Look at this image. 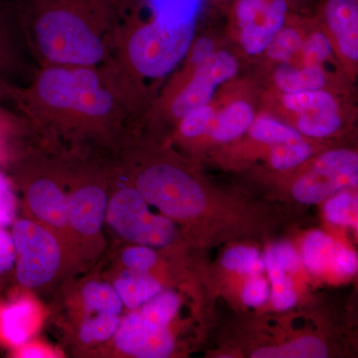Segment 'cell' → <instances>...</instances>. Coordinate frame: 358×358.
<instances>
[{"label":"cell","instance_id":"5bb4252c","mask_svg":"<svg viewBox=\"0 0 358 358\" xmlns=\"http://www.w3.org/2000/svg\"><path fill=\"white\" fill-rule=\"evenodd\" d=\"M114 288L127 308L136 310L162 291V286L148 272L126 270L122 272Z\"/></svg>","mask_w":358,"mask_h":358},{"label":"cell","instance_id":"d6a6232c","mask_svg":"<svg viewBox=\"0 0 358 358\" xmlns=\"http://www.w3.org/2000/svg\"><path fill=\"white\" fill-rule=\"evenodd\" d=\"M268 282L258 275H251L242 289V300L248 307H260L268 300Z\"/></svg>","mask_w":358,"mask_h":358},{"label":"cell","instance_id":"44dd1931","mask_svg":"<svg viewBox=\"0 0 358 358\" xmlns=\"http://www.w3.org/2000/svg\"><path fill=\"white\" fill-rule=\"evenodd\" d=\"M82 296L85 308L89 313L119 315L124 307L114 287L106 282H89L85 286Z\"/></svg>","mask_w":358,"mask_h":358},{"label":"cell","instance_id":"277c9868","mask_svg":"<svg viewBox=\"0 0 358 358\" xmlns=\"http://www.w3.org/2000/svg\"><path fill=\"white\" fill-rule=\"evenodd\" d=\"M106 216L115 232L133 243L164 248L176 238L173 221L152 213L136 188L127 187L115 193Z\"/></svg>","mask_w":358,"mask_h":358},{"label":"cell","instance_id":"83f0119b","mask_svg":"<svg viewBox=\"0 0 358 358\" xmlns=\"http://www.w3.org/2000/svg\"><path fill=\"white\" fill-rule=\"evenodd\" d=\"M299 33L292 28H282L267 47L268 55L275 61H288L300 49Z\"/></svg>","mask_w":358,"mask_h":358},{"label":"cell","instance_id":"ffe728a7","mask_svg":"<svg viewBox=\"0 0 358 358\" xmlns=\"http://www.w3.org/2000/svg\"><path fill=\"white\" fill-rule=\"evenodd\" d=\"M329 357L324 341L315 336H305L291 343L264 348L253 353L255 358H322Z\"/></svg>","mask_w":358,"mask_h":358},{"label":"cell","instance_id":"7a4b0ae2","mask_svg":"<svg viewBox=\"0 0 358 358\" xmlns=\"http://www.w3.org/2000/svg\"><path fill=\"white\" fill-rule=\"evenodd\" d=\"M15 109L53 129H115L126 102L99 68L42 65L16 94Z\"/></svg>","mask_w":358,"mask_h":358},{"label":"cell","instance_id":"d590c367","mask_svg":"<svg viewBox=\"0 0 358 358\" xmlns=\"http://www.w3.org/2000/svg\"><path fill=\"white\" fill-rule=\"evenodd\" d=\"M358 267L357 255L352 250L341 246L339 249L338 256L333 265V268L336 274L341 275H352L357 273Z\"/></svg>","mask_w":358,"mask_h":358},{"label":"cell","instance_id":"4316f807","mask_svg":"<svg viewBox=\"0 0 358 358\" xmlns=\"http://www.w3.org/2000/svg\"><path fill=\"white\" fill-rule=\"evenodd\" d=\"M178 294L171 291H160L154 298L143 303L140 310L160 324L169 326L178 313Z\"/></svg>","mask_w":358,"mask_h":358},{"label":"cell","instance_id":"d6986e66","mask_svg":"<svg viewBox=\"0 0 358 358\" xmlns=\"http://www.w3.org/2000/svg\"><path fill=\"white\" fill-rule=\"evenodd\" d=\"M34 308L29 301H20L8 306L0 315L1 331L13 345H20L27 341L32 324Z\"/></svg>","mask_w":358,"mask_h":358},{"label":"cell","instance_id":"2e32d148","mask_svg":"<svg viewBox=\"0 0 358 358\" xmlns=\"http://www.w3.org/2000/svg\"><path fill=\"white\" fill-rule=\"evenodd\" d=\"M218 85L202 73L194 71L192 79L171 102V114L178 119L192 110L208 105Z\"/></svg>","mask_w":358,"mask_h":358},{"label":"cell","instance_id":"8992f818","mask_svg":"<svg viewBox=\"0 0 358 358\" xmlns=\"http://www.w3.org/2000/svg\"><path fill=\"white\" fill-rule=\"evenodd\" d=\"M13 236L17 261L16 275L26 288H37L50 282L61 262L60 247L50 232L30 220L14 223Z\"/></svg>","mask_w":358,"mask_h":358},{"label":"cell","instance_id":"484cf974","mask_svg":"<svg viewBox=\"0 0 358 358\" xmlns=\"http://www.w3.org/2000/svg\"><path fill=\"white\" fill-rule=\"evenodd\" d=\"M120 324L119 315L98 313L96 317L84 320L80 329V338L86 343L108 341L117 333Z\"/></svg>","mask_w":358,"mask_h":358},{"label":"cell","instance_id":"52a82bcc","mask_svg":"<svg viewBox=\"0 0 358 358\" xmlns=\"http://www.w3.org/2000/svg\"><path fill=\"white\" fill-rule=\"evenodd\" d=\"M358 157L348 150H329L293 186V196L303 204H317L346 187H357Z\"/></svg>","mask_w":358,"mask_h":358},{"label":"cell","instance_id":"cb8c5ba5","mask_svg":"<svg viewBox=\"0 0 358 358\" xmlns=\"http://www.w3.org/2000/svg\"><path fill=\"white\" fill-rule=\"evenodd\" d=\"M324 215L334 225L357 228V197L348 192L329 197Z\"/></svg>","mask_w":358,"mask_h":358},{"label":"cell","instance_id":"836d02e7","mask_svg":"<svg viewBox=\"0 0 358 358\" xmlns=\"http://www.w3.org/2000/svg\"><path fill=\"white\" fill-rule=\"evenodd\" d=\"M331 52V46L327 37L322 33H315L308 40L303 51L306 66H320L324 59L329 57Z\"/></svg>","mask_w":358,"mask_h":358},{"label":"cell","instance_id":"74e56055","mask_svg":"<svg viewBox=\"0 0 358 358\" xmlns=\"http://www.w3.org/2000/svg\"><path fill=\"white\" fill-rule=\"evenodd\" d=\"M214 53L213 42L208 38H199L197 40L196 43L194 44L192 49V62L193 64L196 65L205 59L208 58Z\"/></svg>","mask_w":358,"mask_h":358},{"label":"cell","instance_id":"3957f363","mask_svg":"<svg viewBox=\"0 0 358 358\" xmlns=\"http://www.w3.org/2000/svg\"><path fill=\"white\" fill-rule=\"evenodd\" d=\"M136 183L145 201L169 218L197 217L206 206V197L199 183L173 164L148 166L138 173Z\"/></svg>","mask_w":358,"mask_h":358},{"label":"cell","instance_id":"1f68e13d","mask_svg":"<svg viewBox=\"0 0 358 358\" xmlns=\"http://www.w3.org/2000/svg\"><path fill=\"white\" fill-rule=\"evenodd\" d=\"M157 253L150 247L138 245L129 247L122 254V262L129 270L148 272L157 262Z\"/></svg>","mask_w":358,"mask_h":358},{"label":"cell","instance_id":"6da1fadb","mask_svg":"<svg viewBox=\"0 0 358 358\" xmlns=\"http://www.w3.org/2000/svg\"><path fill=\"white\" fill-rule=\"evenodd\" d=\"M126 0H31L21 9L39 66L103 68Z\"/></svg>","mask_w":358,"mask_h":358},{"label":"cell","instance_id":"e0dca14e","mask_svg":"<svg viewBox=\"0 0 358 358\" xmlns=\"http://www.w3.org/2000/svg\"><path fill=\"white\" fill-rule=\"evenodd\" d=\"M255 117L248 103H233L219 115L212 136L219 141H230L239 138L251 128Z\"/></svg>","mask_w":358,"mask_h":358},{"label":"cell","instance_id":"7c38bea8","mask_svg":"<svg viewBox=\"0 0 358 358\" xmlns=\"http://www.w3.org/2000/svg\"><path fill=\"white\" fill-rule=\"evenodd\" d=\"M324 15L346 57L358 59V0H327Z\"/></svg>","mask_w":358,"mask_h":358},{"label":"cell","instance_id":"603a6c76","mask_svg":"<svg viewBox=\"0 0 358 358\" xmlns=\"http://www.w3.org/2000/svg\"><path fill=\"white\" fill-rule=\"evenodd\" d=\"M313 155L312 148L303 138L272 145L271 162L278 171H288L300 166Z\"/></svg>","mask_w":358,"mask_h":358},{"label":"cell","instance_id":"8d00e7d4","mask_svg":"<svg viewBox=\"0 0 358 358\" xmlns=\"http://www.w3.org/2000/svg\"><path fill=\"white\" fill-rule=\"evenodd\" d=\"M16 250L13 236L0 229V275L13 267Z\"/></svg>","mask_w":358,"mask_h":358},{"label":"cell","instance_id":"9c48e42d","mask_svg":"<svg viewBox=\"0 0 358 358\" xmlns=\"http://www.w3.org/2000/svg\"><path fill=\"white\" fill-rule=\"evenodd\" d=\"M284 103L298 115V128L306 136L326 138L341 127L338 103L327 92L315 90L286 94Z\"/></svg>","mask_w":358,"mask_h":358},{"label":"cell","instance_id":"9a60e30c","mask_svg":"<svg viewBox=\"0 0 358 358\" xmlns=\"http://www.w3.org/2000/svg\"><path fill=\"white\" fill-rule=\"evenodd\" d=\"M343 245L334 241L322 231H313L303 244V259L306 266L315 274L331 271L339 249Z\"/></svg>","mask_w":358,"mask_h":358},{"label":"cell","instance_id":"f546056e","mask_svg":"<svg viewBox=\"0 0 358 358\" xmlns=\"http://www.w3.org/2000/svg\"><path fill=\"white\" fill-rule=\"evenodd\" d=\"M274 37L275 35L263 24L250 23L242 27V46L250 55L262 53Z\"/></svg>","mask_w":358,"mask_h":358},{"label":"cell","instance_id":"e575fe53","mask_svg":"<svg viewBox=\"0 0 358 358\" xmlns=\"http://www.w3.org/2000/svg\"><path fill=\"white\" fill-rule=\"evenodd\" d=\"M15 218V199L7 179L0 173V229L11 225Z\"/></svg>","mask_w":358,"mask_h":358},{"label":"cell","instance_id":"7402d4cb","mask_svg":"<svg viewBox=\"0 0 358 358\" xmlns=\"http://www.w3.org/2000/svg\"><path fill=\"white\" fill-rule=\"evenodd\" d=\"M223 267L242 275H259L266 268L265 260L253 247L235 246L224 253Z\"/></svg>","mask_w":358,"mask_h":358},{"label":"cell","instance_id":"4dcf8cb0","mask_svg":"<svg viewBox=\"0 0 358 358\" xmlns=\"http://www.w3.org/2000/svg\"><path fill=\"white\" fill-rule=\"evenodd\" d=\"M272 0H238L235 14L240 26L258 23L265 25L268 6Z\"/></svg>","mask_w":358,"mask_h":358},{"label":"cell","instance_id":"f1b7e54d","mask_svg":"<svg viewBox=\"0 0 358 358\" xmlns=\"http://www.w3.org/2000/svg\"><path fill=\"white\" fill-rule=\"evenodd\" d=\"M214 110L208 105L202 106L181 117L180 131L185 138H195L210 129Z\"/></svg>","mask_w":358,"mask_h":358},{"label":"cell","instance_id":"8fae6325","mask_svg":"<svg viewBox=\"0 0 358 358\" xmlns=\"http://www.w3.org/2000/svg\"><path fill=\"white\" fill-rule=\"evenodd\" d=\"M107 208V193L102 188L84 186L67 197L68 223L87 236L98 234L102 229Z\"/></svg>","mask_w":358,"mask_h":358},{"label":"cell","instance_id":"d4e9b609","mask_svg":"<svg viewBox=\"0 0 358 358\" xmlns=\"http://www.w3.org/2000/svg\"><path fill=\"white\" fill-rule=\"evenodd\" d=\"M251 136L255 140L271 145L303 138L296 129L265 117L253 122L251 126Z\"/></svg>","mask_w":358,"mask_h":358},{"label":"cell","instance_id":"ab89813d","mask_svg":"<svg viewBox=\"0 0 358 358\" xmlns=\"http://www.w3.org/2000/svg\"><path fill=\"white\" fill-rule=\"evenodd\" d=\"M49 355H46V352H44L41 348H36V346H27L21 352V357L26 358H41L48 357Z\"/></svg>","mask_w":358,"mask_h":358},{"label":"cell","instance_id":"4fadbf2b","mask_svg":"<svg viewBox=\"0 0 358 358\" xmlns=\"http://www.w3.org/2000/svg\"><path fill=\"white\" fill-rule=\"evenodd\" d=\"M27 197L30 208L40 220L56 228L67 225V197L54 181L37 179L30 185Z\"/></svg>","mask_w":358,"mask_h":358},{"label":"cell","instance_id":"30bf717a","mask_svg":"<svg viewBox=\"0 0 358 358\" xmlns=\"http://www.w3.org/2000/svg\"><path fill=\"white\" fill-rule=\"evenodd\" d=\"M299 264L298 254L288 243L275 244L268 250L265 266L272 284V303L277 310H289L298 301V294L289 274L298 270Z\"/></svg>","mask_w":358,"mask_h":358},{"label":"cell","instance_id":"ba28073f","mask_svg":"<svg viewBox=\"0 0 358 358\" xmlns=\"http://www.w3.org/2000/svg\"><path fill=\"white\" fill-rule=\"evenodd\" d=\"M114 336L117 348L134 357H169L174 348L169 326L152 320L140 310L122 320Z\"/></svg>","mask_w":358,"mask_h":358},{"label":"cell","instance_id":"ac0fdd59","mask_svg":"<svg viewBox=\"0 0 358 358\" xmlns=\"http://www.w3.org/2000/svg\"><path fill=\"white\" fill-rule=\"evenodd\" d=\"M275 81L285 93L294 94L322 89L326 84V76L320 66H306L303 69H296L284 65L275 71Z\"/></svg>","mask_w":358,"mask_h":358},{"label":"cell","instance_id":"f35d334b","mask_svg":"<svg viewBox=\"0 0 358 358\" xmlns=\"http://www.w3.org/2000/svg\"><path fill=\"white\" fill-rule=\"evenodd\" d=\"M25 117L17 110L7 109L0 103V131L4 129H11L20 126L25 121Z\"/></svg>","mask_w":358,"mask_h":358},{"label":"cell","instance_id":"5b68a950","mask_svg":"<svg viewBox=\"0 0 358 358\" xmlns=\"http://www.w3.org/2000/svg\"><path fill=\"white\" fill-rule=\"evenodd\" d=\"M33 52L21 9L0 0V103H14L18 90L30 82Z\"/></svg>","mask_w":358,"mask_h":358}]
</instances>
